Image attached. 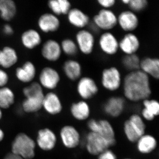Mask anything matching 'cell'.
Wrapping results in <instances>:
<instances>
[{
    "label": "cell",
    "mask_w": 159,
    "mask_h": 159,
    "mask_svg": "<svg viewBox=\"0 0 159 159\" xmlns=\"http://www.w3.org/2000/svg\"><path fill=\"white\" fill-rule=\"evenodd\" d=\"M122 129L123 133L127 141L131 143L135 144L138 139L141 136L131 125L128 119H127L124 121Z\"/></svg>",
    "instance_id": "35"
},
{
    "label": "cell",
    "mask_w": 159,
    "mask_h": 159,
    "mask_svg": "<svg viewBox=\"0 0 159 159\" xmlns=\"http://www.w3.org/2000/svg\"><path fill=\"white\" fill-rule=\"evenodd\" d=\"M122 159H133L131 158H130V157H125V158H123Z\"/></svg>",
    "instance_id": "45"
},
{
    "label": "cell",
    "mask_w": 159,
    "mask_h": 159,
    "mask_svg": "<svg viewBox=\"0 0 159 159\" xmlns=\"http://www.w3.org/2000/svg\"><path fill=\"white\" fill-rule=\"evenodd\" d=\"M48 5L53 14L57 16L67 14L72 8L70 2L68 0H51Z\"/></svg>",
    "instance_id": "30"
},
{
    "label": "cell",
    "mask_w": 159,
    "mask_h": 159,
    "mask_svg": "<svg viewBox=\"0 0 159 159\" xmlns=\"http://www.w3.org/2000/svg\"><path fill=\"white\" fill-rule=\"evenodd\" d=\"M3 117V113H2V109L1 108H0V120L2 119V118Z\"/></svg>",
    "instance_id": "44"
},
{
    "label": "cell",
    "mask_w": 159,
    "mask_h": 159,
    "mask_svg": "<svg viewBox=\"0 0 159 159\" xmlns=\"http://www.w3.org/2000/svg\"><path fill=\"white\" fill-rule=\"evenodd\" d=\"M97 159H118L117 155L111 148L107 149L97 156Z\"/></svg>",
    "instance_id": "37"
},
{
    "label": "cell",
    "mask_w": 159,
    "mask_h": 159,
    "mask_svg": "<svg viewBox=\"0 0 159 159\" xmlns=\"http://www.w3.org/2000/svg\"><path fill=\"white\" fill-rule=\"evenodd\" d=\"M21 40L23 46L28 49H34L41 43V37L38 31L33 29H29L22 34Z\"/></svg>",
    "instance_id": "28"
},
{
    "label": "cell",
    "mask_w": 159,
    "mask_h": 159,
    "mask_svg": "<svg viewBox=\"0 0 159 159\" xmlns=\"http://www.w3.org/2000/svg\"><path fill=\"white\" fill-rule=\"evenodd\" d=\"M140 47V39L134 32L125 33L119 40V50L125 55L137 54Z\"/></svg>",
    "instance_id": "14"
},
{
    "label": "cell",
    "mask_w": 159,
    "mask_h": 159,
    "mask_svg": "<svg viewBox=\"0 0 159 159\" xmlns=\"http://www.w3.org/2000/svg\"><path fill=\"white\" fill-rule=\"evenodd\" d=\"M3 159H24L18 156L15 155L14 154L10 152L6 154Z\"/></svg>",
    "instance_id": "41"
},
{
    "label": "cell",
    "mask_w": 159,
    "mask_h": 159,
    "mask_svg": "<svg viewBox=\"0 0 159 159\" xmlns=\"http://www.w3.org/2000/svg\"><path fill=\"white\" fill-rule=\"evenodd\" d=\"M76 90L81 99L88 101L97 96L99 88L93 78L89 76H82L77 81Z\"/></svg>",
    "instance_id": "8"
},
{
    "label": "cell",
    "mask_w": 159,
    "mask_h": 159,
    "mask_svg": "<svg viewBox=\"0 0 159 159\" xmlns=\"http://www.w3.org/2000/svg\"><path fill=\"white\" fill-rule=\"evenodd\" d=\"M36 146L35 141L31 137L20 133L12 141L11 152L24 159H32L35 156Z\"/></svg>",
    "instance_id": "3"
},
{
    "label": "cell",
    "mask_w": 159,
    "mask_h": 159,
    "mask_svg": "<svg viewBox=\"0 0 159 159\" xmlns=\"http://www.w3.org/2000/svg\"><path fill=\"white\" fill-rule=\"evenodd\" d=\"M92 21L95 30L111 31L117 26V15L112 9H101L94 16Z\"/></svg>",
    "instance_id": "5"
},
{
    "label": "cell",
    "mask_w": 159,
    "mask_h": 159,
    "mask_svg": "<svg viewBox=\"0 0 159 159\" xmlns=\"http://www.w3.org/2000/svg\"><path fill=\"white\" fill-rule=\"evenodd\" d=\"M75 42L79 52L84 55H89L93 52L96 39L93 32L87 29L78 30L75 35Z\"/></svg>",
    "instance_id": "9"
},
{
    "label": "cell",
    "mask_w": 159,
    "mask_h": 159,
    "mask_svg": "<svg viewBox=\"0 0 159 159\" xmlns=\"http://www.w3.org/2000/svg\"><path fill=\"white\" fill-rule=\"evenodd\" d=\"M42 108L49 115L56 116L62 111V102L57 94L53 92H50L44 95Z\"/></svg>",
    "instance_id": "18"
},
{
    "label": "cell",
    "mask_w": 159,
    "mask_h": 159,
    "mask_svg": "<svg viewBox=\"0 0 159 159\" xmlns=\"http://www.w3.org/2000/svg\"><path fill=\"white\" fill-rule=\"evenodd\" d=\"M18 57L16 51L10 47H5L0 50V66L9 69L17 62Z\"/></svg>",
    "instance_id": "27"
},
{
    "label": "cell",
    "mask_w": 159,
    "mask_h": 159,
    "mask_svg": "<svg viewBox=\"0 0 159 159\" xmlns=\"http://www.w3.org/2000/svg\"><path fill=\"white\" fill-rule=\"evenodd\" d=\"M98 44L102 53L108 56H114L119 51V40L111 31L102 32L99 35Z\"/></svg>",
    "instance_id": "11"
},
{
    "label": "cell",
    "mask_w": 159,
    "mask_h": 159,
    "mask_svg": "<svg viewBox=\"0 0 159 159\" xmlns=\"http://www.w3.org/2000/svg\"><path fill=\"white\" fill-rule=\"evenodd\" d=\"M122 87L123 97L133 102H142L150 98L152 93L150 77L140 70L128 72Z\"/></svg>",
    "instance_id": "1"
},
{
    "label": "cell",
    "mask_w": 159,
    "mask_h": 159,
    "mask_svg": "<svg viewBox=\"0 0 159 159\" xmlns=\"http://www.w3.org/2000/svg\"><path fill=\"white\" fill-rule=\"evenodd\" d=\"M89 131L101 135L107 139L116 141V132L113 125L106 119H90L87 122Z\"/></svg>",
    "instance_id": "7"
},
{
    "label": "cell",
    "mask_w": 159,
    "mask_h": 159,
    "mask_svg": "<svg viewBox=\"0 0 159 159\" xmlns=\"http://www.w3.org/2000/svg\"><path fill=\"white\" fill-rule=\"evenodd\" d=\"M4 138H5L4 132L2 129L0 128V142H2L4 140Z\"/></svg>",
    "instance_id": "42"
},
{
    "label": "cell",
    "mask_w": 159,
    "mask_h": 159,
    "mask_svg": "<svg viewBox=\"0 0 159 159\" xmlns=\"http://www.w3.org/2000/svg\"><path fill=\"white\" fill-rule=\"evenodd\" d=\"M57 139L54 131L48 128L41 129L38 131L35 143L42 150L50 151L57 145Z\"/></svg>",
    "instance_id": "13"
},
{
    "label": "cell",
    "mask_w": 159,
    "mask_h": 159,
    "mask_svg": "<svg viewBox=\"0 0 159 159\" xmlns=\"http://www.w3.org/2000/svg\"><path fill=\"white\" fill-rule=\"evenodd\" d=\"M123 78L119 68L115 66H111L102 70L100 82L102 88L106 90L116 92L122 87Z\"/></svg>",
    "instance_id": "4"
},
{
    "label": "cell",
    "mask_w": 159,
    "mask_h": 159,
    "mask_svg": "<svg viewBox=\"0 0 159 159\" xmlns=\"http://www.w3.org/2000/svg\"><path fill=\"white\" fill-rule=\"evenodd\" d=\"M43 92L29 94L22 103V109L27 113L37 112L42 108Z\"/></svg>",
    "instance_id": "19"
},
{
    "label": "cell",
    "mask_w": 159,
    "mask_h": 159,
    "mask_svg": "<svg viewBox=\"0 0 159 159\" xmlns=\"http://www.w3.org/2000/svg\"><path fill=\"white\" fill-rule=\"evenodd\" d=\"M139 24L138 15L129 9L123 10L117 15V25L125 33L134 32L139 28Z\"/></svg>",
    "instance_id": "12"
},
{
    "label": "cell",
    "mask_w": 159,
    "mask_h": 159,
    "mask_svg": "<svg viewBox=\"0 0 159 159\" xmlns=\"http://www.w3.org/2000/svg\"><path fill=\"white\" fill-rule=\"evenodd\" d=\"M116 0H98L97 4L101 7V9H112L116 6Z\"/></svg>",
    "instance_id": "38"
},
{
    "label": "cell",
    "mask_w": 159,
    "mask_h": 159,
    "mask_svg": "<svg viewBox=\"0 0 159 159\" xmlns=\"http://www.w3.org/2000/svg\"><path fill=\"white\" fill-rule=\"evenodd\" d=\"M126 107V100L123 97L113 96L109 97L103 103L102 110L107 116L116 119L124 112Z\"/></svg>",
    "instance_id": "10"
},
{
    "label": "cell",
    "mask_w": 159,
    "mask_h": 159,
    "mask_svg": "<svg viewBox=\"0 0 159 159\" xmlns=\"http://www.w3.org/2000/svg\"><path fill=\"white\" fill-rule=\"evenodd\" d=\"M59 136L63 145L67 149H75L83 143L80 132L73 125L63 126L60 130Z\"/></svg>",
    "instance_id": "6"
},
{
    "label": "cell",
    "mask_w": 159,
    "mask_h": 159,
    "mask_svg": "<svg viewBox=\"0 0 159 159\" xmlns=\"http://www.w3.org/2000/svg\"><path fill=\"white\" fill-rule=\"evenodd\" d=\"M141 58L137 54L125 55L121 62L124 68L128 72L137 70L140 69Z\"/></svg>",
    "instance_id": "32"
},
{
    "label": "cell",
    "mask_w": 159,
    "mask_h": 159,
    "mask_svg": "<svg viewBox=\"0 0 159 159\" xmlns=\"http://www.w3.org/2000/svg\"><path fill=\"white\" fill-rule=\"evenodd\" d=\"M141 116L146 122H152L159 115V102L156 99L148 98L142 102Z\"/></svg>",
    "instance_id": "23"
},
{
    "label": "cell",
    "mask_w": 159,
    "mask_h": 159,
    "mask_svg": "<svg viewBox=\"0 0 159 159\" xmlns=\"http://www.w3.org/2000/svg\"><path fill=\"white\" fill-rule=\"evenodd\" d=\"M15 96L11 89L7 87L0 88V108L7 109L14 104Z\"/></svg>",
    "instance_id": "31"
},
{
    "label": "cell",
    "mask_w": 159,
    "mask_h": 159,
    "mask_svg": "<svg viewBox=\"0 0 159 159\" xmlns=\"http://www.w3.org/2000/svg\"><path fill=\"white\" fill-rule=\"evenodd\" d=\"M36 74V67L34 64L30 61H26L16 70V78L20 82L25 83L32 81Z\"/></svg>",
    "instance_id": "26"
},
{
    "label": "cell",
    "mask_w": 159,
    "mask_h": 159,
    "mask_svg": "<svg viewBox=\"0 0 159 159\" xmlns=\"http://www.w3.org/2000/svg\"><path fill=\"white\" fill-rule=\"evenodd\" d=\"M66 15L69 23L79 30L86 29L90 24V17L79 8H72Z\"/></svg>",
    "instance_id": "16"
},
{
    "label": "cell",
    "mask_w": 159,
    "mask_h": 159,
    "mask_svg": "<svg viewBox=\"0 0 159 159\" xmlns=\"http://www.w3.org/2000/svg\"><path fill=\"white\" fill-rule=\"evenodd\" d=\"M83 142L87 152L91 156L97 157L104 151L115 146L117 141L109 140L99 134L89 131Z\"/></svg>",
    "instance_id": "2"
},
{
    "label": "cell",
    "mask_w": 159,
    "mask_h": 159,
    "mask_svg": "<svg viewBox=\"0 0 159 159\" xmlns=\"http://www.w3.org/2000/svg\"><path fill=\"white\" fill-rule=\"evenodd\" d=\"M70 111L72 117L78 122H84L90 119V106L85 100L80 99L73 102L70 107Z\"/></svg>",
    "instance_id": "17"
},
{
    "label": "cell",
    "mask_w": 159,
    "mask_h": 159,
    "mask_svg": "<svg viewBox=\"0 0 159 159\" xmlns=\"http://www.w3.org/2000/svg\"><path fill=\"white\" fill-rule=\"evenodd\" d=\"M129 0H122V1H121V2H122V4H123V5L127 6L129 2Z\"/></svg>",
    "instance_id": "43"
},
{
    "label": "cell",
    "mask_w": 159,
    "mask_h": 159,
    "mask_svg": "<svg viewBox=\"0 0 159 159\" xmlns=\"http://www.w3.org/2000/svg\"><path fill=\"white\" fill-rule=\"evenodd\" d=\"M127 119L140 136L146 133V125L145 121L140 114L136 113L131 114Z\"/></svg>",
    "instance_id": "33"
},
{
    "label": "cell",
    "mask_w": 159,
    "mask_h": 159,
    "mask_svg": "<svg viewBox=\"0 0 159 159\" xmlns=\"http://www.w3.org/2000/svg\"><path fill=\"white\" fill-rule=\"evenodd\" d=\"M62 53L60 43L54 39L47 40L41 49L43 57L50 61H57L61 57Z\"/></svg>",
    "instance_id": "21"
},
{
    "label": "cell",
    "mask_w": 159,
    "mask_h": 159,
    "mask_svg": "<svg viewBox=\"0 0 159 159\" xmlns=\"http://www.w3.org/2000/svg\"><path fill=\"white\" fill-rule=\"evenodd\" d=\"M38 25L40 29L44 33L57 31L60 27V20L57 16L51 13H46L41 16Z\"/></svg>",
    "instance_id": "22"
},
{
    "label": "cell",
    "mask_w": 159,
    "mask_h": 159,
    "mask_svg": "<svg viewBox=\"0 0 159 159\" xmlns=\"http://www.w3.org/2000/svg\"><path fill=\"white\" fill-rule=\"evenodd\" d=\"M39 84L42 87L49 90L54 89L60 82V75L55 69L46 67L42 70L39 77Z\"/></svg>",
    "instance_id": "15"
},
{
    "label": "cell",
    "mask_w": 159,
    "mask_h": 159,
    "mask_svg": "<svg viewBox=\"0 0 159 159\" xmlns=\"http://www.w3.org/2000/svg\"><path fill=\"white\" fill-rule=\"evenodd\" d=\"M60 45L62 52L70 57L76 56L79 52L76 42L71 39L63 40Z\"/></svg>",
    "instance_id": "34"
},
{
    "label": "cell",
    "mask_w": 159,
    "mask_h": 159,
    "mask_svg": "<svg viewBox=\"0 0 159 159\" xmlns=\"http://www.w3.org/2000/svg\"><path fill=\"white\" fill-rule=\"evenodd\" d=\"M3 31L4 34L7 35H11L13 34L14 31L13 28L9 24H6L3 28Z\"/></svg>",
    "instance_id": "40"
},
{
    "label": "cell",
    "mask_w": 159,
    "mask_h": 159,
    "mask_svg": "<svg viewBox=\"0 0 159 159\" xmlns=\"http://www.w3.org/2000/svg\"><path fill=\"white\" fill-rule=\"evenodd\" d=\"M16 6L11 0H0V17L4 20H11L16 15Z\"/></svg>",
    "instance_id": "29"
},
{
    "label": "cell",
    "mask_w": 159,
    "mask_h": 159,
    "mask_svg": "<svg viewBox=\"0 0 159 159\" xmlns=\"http://www.w3.org/2000/svg\"><path fill=\"white\" fill-rule=\"evenodd\" d=\"M148 5V2L147 0H129L127 6L129 9L137 14L145 11Z\"/></svg>",
    "instance_id": "36"
},
{
    "label": "cell",
    "mask_w": 159,
    "mask_h": 159,
    "mask_svg": "<svg viewBox=\"0 0 159 159\" xmlns=\"http://www.w3.org/2000/svg\"><path fill=\"white\" fill-rule=\"evenodd\" d=\"M9 77L8 74L0 69V88L6 86L9 81Z\"/></svg>",
    "instance_id": "39"
},
{
    "label": "cell",
    "mask_w": 159,
    "mask_h": 159,
    "mask_svg": "<svg viewBox=\"0 0 159 159\" xmlns=\"http://www.w3.org/2000/svg\"><path fill=\"white\" fill-rule=\"evenodd\" d=\"M139 70L148 75L150 78L158 80L159 59L157 57H144L141 60Z\"/></svg>",
    "instance_id": "24"
},
{
    "label": "cell",
    "mask_w": 159,
    "mask_h": 159,
    "mask_svg": "<svg viewBox=\"0 0 159 159\" xmlns=\"http://www.w3.org/2000/svg\"><path fill=\"white\" fill-rule=\"evenodd\" d=\"M63 70L66 77L71 81H77L82 76V66L76 60L70 59L65 61Z\"/></svg>",
    "instance_id": "25"
},
{
    "label": "cell",
    "mask_w": 159,
    "mask_h": 159,
    "mask_svg": "<svg viewBox=\"0 0 159 159\" xmlns=\"http://www.w3.org/2000/svg\"><path fill=\"white\" fill-rule=\"evenodd\" d=\"M135 144L137 151L141 154L146 155L156 150L158 142L153 135L146 133L139 138Z\"/></svg>",
    "instance_id": "20"
}]
</instances>
